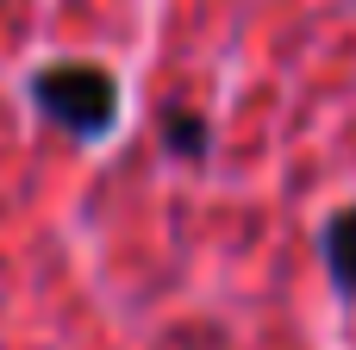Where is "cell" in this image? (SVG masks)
Returning <instances> with one entry per match:
<instances>
[{
	"label": "cell",
	"mask_w": 356,
	"mask_h": 350,
	"mask_svg": "<svg viewBox=\"0 0 356 350\" xmlns=\"http://www.w3.org/2000/svg\"><path fill=\"white\" fill-rule=\"evenodd\" d=\"M31 94H38V106H44L56 125H69L75 138H100V132L113 125V113H119V88H113V75L94 69V63H56V69H44V75L31 81Z\"/></svg>",
	"instance_id": "1"
},
{
	"label": "cell",
	"mask_w": 356,
	"mask_h": 350,
	"mask_svg": "<svg viewBox=\"0 0 356 350\" xmlns=\"http://www.w3.org/2000/svg\"><path fill=\"white\" fill-rule=\"evenodd\" d=\"M325 263H332L338 288L356 294V207H350V213H338V219L325 225Z\"/></svg>",
	"instance_id": "2"
},
{
	"label": "cell",
	"mask_w": 356,
	"mask_h": 350,
	"mask_svg": "<svg viewBox=\"0 0 356 350\" xmlns=\"http://www.w3.org/2000/svg\"><path fill=\"white\" fill-rule=\"evenodd\" d=\"M169 138H175V144H181V150H188V157H194V150H200V125H194V119H181V113H175V119H169Z\"/></svg>",
	"instance_id": "3"
}]
</instances>
